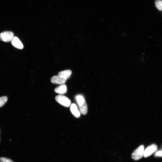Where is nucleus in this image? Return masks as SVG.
Returning a JSON list of instances; mask_svg holds the SVG:
<instances>
[{
  "label": "nucleus",
  "instance_id": "f8f14e48",
  "mask_svg": "<svg viewBox=\"0 0 162 162\" xmlns=\"http://www.w3.org/2000/svg\"><path fill=\"white\" fill-rule=\"evenodd\" d=\"M155 4L157 8L159 11H162V1L161 0H156Z\"/></svg>",
  "mask_w": 162,
  "mask_h": 162
},
{
  "label": "nucleus",
  "instance_id": "f03ea898",
  "mask_svg": "<svg viewBox=\"0 0 162 162\" xmlns=\"http://www.w3.org/2000/svg\"><path fill=\"white\" fill-rule=\"evenodd\" d=\"M144 146L143 145L140 146L132 153V159L135 161L141 159L144 157Z\"/></svg>",
  "mask_w": 162,
  "mask_h": 162
},
{
  "label": "nucleus",
  "instance_id": "7ed1b4c3",
  "mask_svg": "<svg viewBox=\"0 0 162 162\" xmlns=\"http://www.w3.org/2000/svg\"><path fill=\"white\" fill-rule=\"evenodd\" d=\"M55 99L59 104L66 107H68L71 105L70 100L64 96L61 95L56 96Z\"/></svg>",
  "mask_w": 162,
  "mask_h": 162
},
{
  "label": "nucleus",
  "instance_id": "20e7f679",
  "mask_svg": "<svg viewBox=\"0 0 162 162\" xmlns=\"http://www.w3.org/2000/svg\"><path fill=\"white\" fill-rule=\"evenodd\" d=\"M14 33L11 31H5L0 33V40L5 42L11 41L14 37Z\"/></svg>",
  "mask_w": 162,
  "mask_h": 162
},
{
  "label": "nucleus",
  "instance_id": "9b49d317",
  "mask_svg": "<svg viewBox=\"0 0 162 162\" xmlns=\"http://www.w3.org/2000/svg\"><path fill=\"white\" fill-rule=\"evenodd\" d=\"M8 100V98L6 96L0 97V107L3 106L6 103Z\"/></svg>",
  "mask_w": 162,
  "mask_h": 162
},
{
  "label": "nucleus",
  "instance_id": "f257e3e1",
  "mask_svg": "<svg viewBox=\"0 0 162 162\" xmlns=\"http://www.w3.org/2000/svg\"><path fill=\"white\" fill-rule=\"evenodd\" d=\"M75 99L78 105L81 113L83 115H86L88 111V107L85 99L81 95H77L75 97Z\"/></svg>",
  "mask_w": 162,
  "mask_h": 162
},
{
  "label": "nucleus",
  "instance_id": "ddd939ff",
  "mask_svg": "<svg viewBox=\"0 0 162 162\" xmlns=\"http://www.w3.org/2000/svg\"><path fill=\"white\" fill-rule=\"evenodd\" d=\"M0 161L1 162H14L9 159L4 157L0 158Z\"/></svg>",
  "mask_w": 162,
  "mask_h": 162
},
{
  "label": "nucleus",
  "instance_id": "6e6552de",
  "mask_svg": "<svg viewBox=\"0 0 162 162\" xmlns=\"http://www.w3.org/2000/svg\"><path fill=\"white\" fill-rule=\"evenodd\" d=\"M70 106V111L74 116L76 118L80 117L81 113L79 110L76 105L75 104H72Z\"/></svg>",
  "mask_w": 162,
  "mask_h": 162
},
{
  "label": "nucleus",
  "instance_id": "0eeeda50",
  "mask_svg": "<svg viewBox=\"0 0 162 162\" xmlns=\"http://www.w3.org/2000/svg\"><path fill=\"white\" fill-rule=\"evenodd\" d=\"M12 44L14 47L21 50L24 48V45L17 37H14L11 41Z\"/></svg>",
  "mask_w": 162,
  "mask_h": 162
},
{
  "label": "nucleus",
  "instance_id": "4468645a",
  "mask_svg": "<svg viewBox=\"0 0 162 162\" xmlns=\"http://www.w3.org/2000/svg\"><path fill=\"white\" fill-rule=\"evenodd\" d=\"M155 156L156 157H162V151H159L157 152Z\"/></svg>",
  "mask_w": 162,
  "mask_h": 162
},
{
  "label": "nucleus",
  "instance_id": "9d476101",
  "mask_svg": "<svg viewBox=\"0 0 162 162\" xmlns=\"http://www.w3.org/2000/svg\"><path fill=\"white\" fill-rule=\"evenodd\" d=\"M72 74V71L70 70H68L59 72L58 75L67 80L70 78Z\"/></svg>",
  "mask_w": 162,
  "mask_h": 162
},
{
  "label": "nucleus",
  "instance_id": "39448f33",
  "mask_svg": "<svg viewBox=\"0 0 162 162\" xmlns=\"http://www.w3.org/2000/svg\"><path fill=\"white\" fill-rule=\"evenodd\" d=\"M158 147L157 145L155 144H152L146 148L144 150V157L145 158H147L155 152L157 150Z\"/></svg>",
  "mask_w": 162,
  "mask_h": 162
},
{
  "label": "nucleus",
  "instance_id": "423d86ee",
  "mask_svg": "<svg viewBox=\"0 0 162 162\" xmlns=\"http://www.w3.org/2000/svg\"><path fill=\"white\" fill-rule=\"evenodd\" d=\"M67 80L59 75L53 76L51 79L52 83L60 85L65 84Z\"/></svg>",
  "mask_w": 162,
  "mask_h": 162
},
{
  "label": "nucleus",
  "instance_id": "1a4fd4ad",
  "mask_svg": "<svg viewBox=\"0 0 162 162\" xmlns=\"http://www.w3.org/2000/svg\"><path fill=\"white\" fill-rule=\"evenodd\" d=\"M55 91L56 93L60 95L65 94L67 92V87L65 84H62L55 88Z\"/></svg>",
  "mask_w": 162,
  "mask_h": 162
}]
</instances>
